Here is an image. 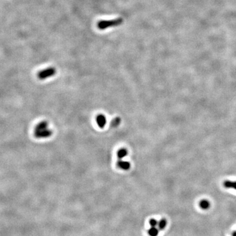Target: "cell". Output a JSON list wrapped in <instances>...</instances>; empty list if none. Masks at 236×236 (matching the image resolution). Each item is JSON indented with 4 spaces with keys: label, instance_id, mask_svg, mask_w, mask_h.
Segmentation results:
<instances>
[{
    "label": "cell",
    "instance_id": "cell-1",
    "mask_svg": "<svg viewBox=\"0 0 236 236\" xmlns=\"http://www.w3.org/2000/svg\"><path fill=\"white\" fill-rule=\"evenodd\" d=\"M35 136L39 138H46L51 136L53 132L49 129V124L46 121L40 122L36 125L34 130Z\"/></svg>",
    "mask_w": 236,
    "mask_h": 236
},
{
    "label": "cell",
    "instance_id": "cell-2",
    "mask_svg": "<svg viewBox=\"0 0 236 236\" xmlns=\"http://www.w3.org/2000/svg\"><path fill=\"white\" fill-rule=\"evenodd\" d=\"M122 22H123V19H117L112 20H101L98 22L97 26L99 29L104 30L110 28V27L119 26L122 24Z\"/></svg>",
    "mask_w": 236,
    "mask_h": 236
},
{
    "label": "cell",
    "instance_id": "cell-3",
    "mask_svg": "<svg viewBox=\"0 0 236 236\" xmlns=\"http://www.w3.org/2000/svg\"><path fill=\"white\" fill-rule=\"evenodd\" d=\"M56 70L54 68H49L39 72L38 78L40 79H45L55 75Z\"/></svg>",
    "mask_w": 236,
    "mask_h": 236
},
{
    "label": "cell",
    "instance_id": "cell-4",
    "mask_svg": "<svg viewBox=\"0 0 236 236\" xmlns=\"http://www.w3.org/2000/svg\"><path fill=\"white\" fill-rule=\"evenodd\" d=\"M97 124L100 128H104L106 124V117L103 114H99L97 117Z\"/></svg>",
    "mask_w": 236,
    "mask_h": 236
},
{
    "label": "cell",
    "instance_id": "cell-5",
    "mask_svg": "<svg viewBox=\"0 0 236 236\" xmlns=\"http://www.w3.org/2000/svg\"><path fill=\"white\" fill-rule=\"evenodd\" d=\"M117 166L122 170L127 171L130 169L131 163L129 161H127L123 160H119V161H117Z\"/></svg>",
    "mask_w": 236,
    "mask_h": 236
},
{
    "label": "cell",
    "instance_id": "cell-6",
    "mask_svg": "<svg viewBox=\"0 0 236 236\" xmlns=\"http://www.w3.org/2000/svg\"><path fill=\"white\" fill-rule=\"evenodd\" d=\"M128 154L127 149L125 148H121L119 149V151L117 152V157L119 158V160H123L124 157H125Z\"/></svg>",
    "mask_w": 236,
    "mask_h": 236
},
{
    "label": "cell",
    "instance_id": "cell-7",
    "mask_svg": "<svg viewBox=\"0 0 236 236\" xmlns=\"http://www.w3.org/2000/svg\"><path fill=\"white\" fill-rule=\"evenodd\" d=\"M223 185L226 188H234V190H236V181L234 182V181L226 180L224 182Z\"/></svg>",
    "mask_w": 236,
    "mask_h": 236
},
{
    "label": "cell",
    "instance_id": "cell-8",
    "mask_svg": "<svg viewBox=\"0 0 236 236\" xmlns=\"http://www.w3.org/2000/svg\"><path fill=\"white\" fill-rule=\"evenodd\" d=\"M148 234L150 236H157L159 234V230L156 227H151L148 231Z\"/></svg>",
    "mask_w": 236,
    "mask_h": 236
},
{
    "label": "cell",
    "instance_id": "cell-9",
    "mask_svg": "<svg viewBox=\"0 0 236 236\" xmlns=\"http://www.w3.org/2000/svg\"><path fill=\"white\" fill-rule=\"evenodd\" d=\"M158 228L159 230H163L167 226V220L165 219H162L160 220V222H158Z\"/></svg>",
    "mask_w": 236,
    "mask_h": 236
},
{
    "label": "cell",
    "instance_id": "cell-10",
    "mask_svg": "<svg viewBox=\"0 0 236 236\" xmlns=\"http://www.w3.org/2000/svg\"><path fill=\"white\" fill-rule=\"evenodd\" d=\"M199 206H200V207L203 208V209H207V208H208L210 207V203L207 200H205V199H204V200H201L200 203H199Z\"/></svg>",
    "mask_w": 236,
    "mask_h": 236
},
{
    "label": "cell",
    "instance_id": "cell-11",
    "mask_svg": "<svg viewBox=\"0 0 236 236\" xmlns=\"http://www.w3.org/2000/svg\"><path fill=\"white\" fill-rule=\"evenodd\" d=\"M120 123H121V120L120 119L119 117H116L112 121V126L116 127H117L118 125H119L120 124Z\"/></svg>",
    "mask_w": 236,
    "mask_h": 236
},
{
    "label": "cell",
    "instance_id": "cell-12",
    "mask_svg": "<svg viewBox=\"0 0 236 236\" xmlns=\"http://www.w3.org/2000/svg\"><path fill=\"white\" fill-rule=\"evenodd\" d=\"M149 225L151 226V227H156L158 225V222L156 219H153L149 220Z\"/></svg>",
    "mask_w": 236,
    "mask_h": 236
},
{
    "label": "cell",
    "instance_id": "cell-13",
    "mask_svg": "<svg viewBox=\"0 0 236 236\" xmlns=\"http://www.w3.org/2000/svg\"><path fill=\"white\" fill-rule=\"evenodd\" d=\"M232 236H236V231H234L232 233Z\"/></svg>",
    "mask_w": 236,
    "mask_h": 236
}]
</instances>
